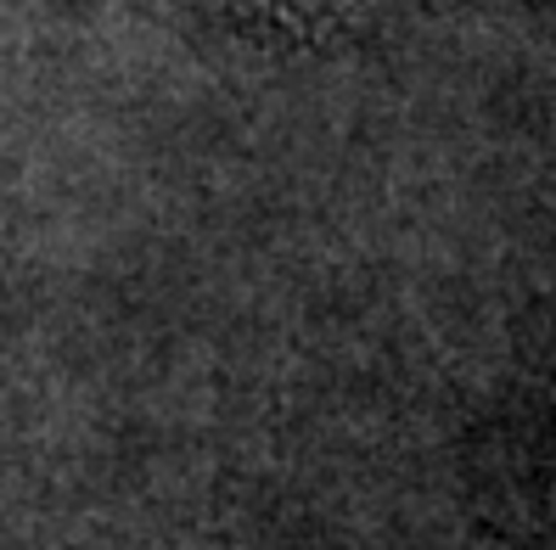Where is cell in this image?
<instances>
[{
	"label": "cell",
	"instance_id": "cell-1",
	"mask_svg": "<svg viewBox=\"0 0 556 550\" xmlns=\"http://www.w3.org/2000/svg\"><path fill=\"white\" fill-rule=\"evenodd\" d=\"M242 28H270V35H287V40H332L343 28L359 23L366 0H219Z\"/></svg>",
	"mask_w": 556,
	"mask_h": 550
}]
</instances>
